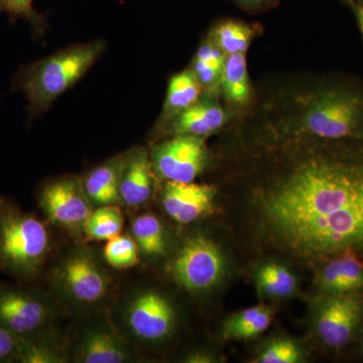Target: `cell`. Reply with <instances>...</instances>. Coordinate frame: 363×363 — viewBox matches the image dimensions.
Masks as SVG:
<instances>
[{"label":"cell","mask_w":363,"mask_h":363,"mask_svg":"<svg viewBox=\"0 0 363 363\" xmlns=\"http://www.w3.org/2000/svg\"><path fill=\"white\" fill-rule=\"evenodd\" d=\"M155 169L149 150L135 147L124 154L119 197L128 207L145 204L154 193Z\"/></svg>","instance_id":"cell-13"},{"label":"cell","mask_w":363,"mask_h":363,"mask_svg":"<svg viewBox=\"0 0 363 363\" xmlns=\"http://www.w3.org/2000/svg\"><path fill=\"white\" fill-rule=\"evenodd\" d=\"M225 204L248 255L319 269L344 253L363 259V140L286 135Z\"/></svg>","instance_id":"cell-1"},{"label":"cell","mask_w":363,"mask_h":363,"mask_svg":"<svg viewBox=\"0 0 363 363\" xmlns=\"http://www.w3.org/2000/svg\"><path fill=\"white\" fill-rule=\"evenodd\" d=\"M49 314V308L37 294L0 285V323L18 337L38 335Z\"/></svg>","instance_id":"cell-9"},{"label":"cell","mask_w":363,"mask_h":363,"mask_svg":"<svg viewBox=\"0 0 363 363\" xmlns=\"http://www.w3.org/2000/svg\"><path fill=\"white\" fill-rule=\"evenodd\" d=\"M250 26L238 21H225L212 32L211 40L225 55L245 52L252 40Z\"/></svg>","instance_id":"cell-25"},{"label":"cell","mask_w":363,"mask_h":363,"mask_svg":"<svg viewBox=\"0 0 363 363\" xmlns=\"http://www.w3.org/2000/svg\"><path fill=\"white\" fill-rule=\"evenodd\" d=\"M6 13L11 20L28 21L33 37L43 40L47 33L48 21L33 7V0H0V14Z\"/></svg>","instance_id":"cell-26"},{"label":"cell","mask_w":363,"mask_h":363,"mask_svg":"<svg viewBox=\"0 0 363 363\" xmlns=\"http://www.w3.org/2000/svg\"><path fill=\"white\" fill-rule=\"evenodd\" d=\"M61 357L57 354L54 348L40 340L38 336L21 338L18 362L23 363H52L61 362Z\"/></svg>","instance_id":"cell-28"},{"label":"cell","mask_w":363,"mask_h":363,"mask_svg":"<svg viewBox=\"0 0 363 363\" xmlns=\"http://www.w3.org/2000/svg\"><path fill=\"white\" fill-rule=\"evenodd\" d=\"M302 359L300 348L288 339H277L262 350L257 362L262 363H297Z\"/></svg>","instance_id":"cell-29"},{"label":"cell","mask_w":363,"mask_h":363,"mask_svg":"<svg viewBox=\"0 0 363 363\" xmlns=\"http://www.w3.org/2000/svg\"><path fill=\"white\" fill-rule=\"evenodd\" d=\"M225 269L220 248L204 235L189 238L169 264L177 284L192 293L209 291L219 283Z\"/></svg>","instance_id":"cell-5"},{"label":"cell","mask_w":363,"mask_h":363,"mask_svg":"<svg viewBox=\"0 0 363 363\" xmlns=\"http://www.w3.org/2000/svg\"><path fill=\"white\" fill-rule=\"evenodd\" d=\"M39 204L50 221L71 230H84L93 212L83 182L73 176L47 182L40 188Z\"/></svg>","instance_id":"cell-7"},{"label":"cell","mask_w":363,"mask_h":363,"mask_svg":"<svg viewBox=\"0 0 363 363\" xmlns=\"http://www.w3.org/2000/svg\"><path fill=\"white\" fill-rule=\"evenodd\" d=\"M123 216L121 209L114 205L101 206L92 212L84 226L90 240L108 241L121 234Z\"/></svg>","instance_id":"cell-24"},{"label":"cell","mask_w":363,"mask_h":363,"mask_svg":"<svg viewBox=\"0 0 363 363\" xmlns=\"http://www.w3.org/2000/svg\"><path fill=\"white\" fill-rule=\"evenodd\" d=\"M202 94L201 86L192 69L175 74L169 79L168 92L161 116L157 123V130L194 104Z\"/></svg>","instance_id":"cell-17"},{"label":"cell","mask_w":363,"mask_h":363,"mask_svg":"<svg viewBox=\"0 0 363 363\" xmlns=\"http://www.w3.org/2000/svg\"><path fill=\"white\" fill-rule=\"evenodd\" d=\"M357 18H358V21H359L360 28H362V30L363 33V6L358 7Z\"/></svg>","instance_id":"cell-31"},{"label":"cell","mask_w":363,"mask_h":363,"mask_svg":"<svg viewBox=\"0 0 363 363\" xmlns=\"http://www.w3.org/2000/svg\"><path fill=\"white\" fill-rule=\"evenodd\" d=\"M221 90L233 104H245L250 100V80L245 52L227 55L222 73Z\"/></svg>","instance_id":"cell-21"},{"label":"cell","mask_w":363,"mask_h":363,"mask_svg":"<svg viewBox=\"0 0 363 363\" xmlns=\"http://www.w3.org/2000/svg\"><path fill=\"white\" fill-rule=\"evenodd\" d=\"M238 1L243 2V4H257V2L262 1V0H238Z\"/></svg>","instance_id":"cell-32"},{"label":"cell","mask_w":363,"mask_h":363,"mask_svg":"<svg viewBox=\"0 0 363 363\" xmlns=\"http://www.w3.org/2000/svg\"><path fill=\"white\" fill-rule=\"evenodd\" d=\"M362 351H363V341H362Z\"/></svg>","instance_id":"cell-33"},{"label":"cell","mask_w":363,"mask_h":363,"mask_svg":"<svg viewBox=\"0 0 363 363\" xmlns=\"http://www.w3.org/2000/svg\"><path fill=\"white\" fill-rule=\"evenodd\" d=\"M107 264L114 269H126L138 264V247L130 236L121 235L107 241L104 247Z\"/></svg>","instance_id":"cell-27"},{"label":"cell","mask_w":363,"mask_h":363,"mask_svg":"<svg viewBox=\"0 0 363 363\" xmlns=\"http://www.w3.org/2000/svg\"><path fill=\"white\" fill-rule=\"evenodd\" d=\"M105 48L104 40L69 45L21 66L14 75L11 89L25 95L28 119L33 121L49 111L60 95L84 77Z\"/></svg>","instance_id":"cell-2"},{"label":"cell","mask_w":363,"mask_h":363,"mask_svg":"<svg viewBox=\"0 0 363 363\" xmlns=\"http://www.w3.org/2000/svg\"><path fill=\"white\" fill-rule=\"evenodd\" d=\"M272 309L269 306H255L236 313L224 322L222 335L225 339H250L267 330L272 323Z\"/></svg>","instance_id":"cell-19"},{"label":"cell","mask_w":363,"mask_h":363,"mask_svg":"<svg viewBox=\"0 0 363 363\" xmlns=\"http://www.w3.org/2000/svg\"><path fill=\"white\" fill-rule=\"evenodd\" d=\"M225 121L226 113L220 104L213 97L205 95L157 130V133L164 135L203 138L220 130Z\"/></svg>","instance_id":"cell-14"},{"label":"cell","mask_w":363,"mask_h":363,"mask_svg":"<svg viewBox=\"0 0 363 363\" xmlns=\"http://www.w3.org/2000/svg\"><path fill=\"white\" fill-rule=\"evenodd\" d=\"M216 194L213 185L167 181L162 191V206L174 221L192 223L213 213Z\"/></svg>","instance_id":"cell-11"},{"label":"cell","mask_w":363,"mask_h":363,"mask_svg":"<svg viewBox=\"0 0 363 363\" xmlns=\"http://www.w3.org/2000/svg\"><path fill=\"white\" fill-rule=\"evenodd\" d=\"M50 247L45 224L0 196V269L21 281H33L42 271Z\"/></svg>","instance_id":"cell-3"},{"label":"cell","mask_w":363,"mask_h":363,"mask_svg":"<svg viewBox=\"0 0 363 363\" xmlns=\"http://www.w3.org/2000/svg\"><path fill=\"white\" fill-rule=\"evenodd\" d=\"M64 290L76 302L91 305L99 302L108 291V279L89 255H72L59 272Z\"/></svg>","instance_id":"cell-12"},{"label":"cell","mask_w":363,"mask_h":363,"mask_svg":"<svg viewBox=\"0 0 363 363\" xmlns=\"http://www.w3.org/2000/svg\"><path fill=\"white\" fill-rule=\"evenodd\" d=\"M257 281L259 292L269 298L289 297L297 288L296 278L288 267L272 260L259 267Z\"/></svg>","instance_id":"cell-22"},{"label":"cell","mask_w":363,"mask_h":363,"mask_svg":"<svg viewBox=\"0 0 363 363\" xmlns=\"http://www.w3.org/2000/svg\"><path fill=\"white\" fill-rule=\"evenodd\" d=\"M317 284L325 294L339 295L363 290V259L354 253H344L323 264Z\"/></svg>","instance_id":"cell-15"},{"label":"cell","mask_w":363,"mask_h":363,"mask_svg":"<svg viewBox=\"0 0 363 363\" xmlns=\"http://www.w3.org/2000/svg\"><path fill=\"white\" fill-rule=\"evenodd\" d=\"M320 302L316 330L322 342L339 350L347 345L363 316V297L359 292L330 295Z\"/></svg>","instance_id":"cell-8"},{"label":"cell","mask_w":363,"mask_h":363,"mask_svg":"<svg viewBox=\"0 0 363 363\" xmlns=\"http://www.w3.org/2000/svg\"><path fill=\"white\" fill-rule=\"evenodd\" d=\"M155 173L166 181L190 183L208 164L209 152L203 138L174 135L157 143L150 152Z\"/></svg>","instance_id":"cell-6"},{"label":"cell","mask_w":363,"mask_h":363,"mask_svg":"<svg viewBox=\"0 0 363 363\" xmlns=\"http://www.w3.org/2000/svg\"><path fill=\"white\" fill-rule=\"evenodd\" d=\"M124 154L112 157L90 172L83 181L86 195L92 204L106 206L121 201L119 184Z\"/></svg>","instance_id":"cell-16"},{"label":"cell","mask_w":363,"mask_h":363,"mask_svg":"<svg viewBox=\"0 0 363 363\" xmlns=\"http://www.w3.org/2000/svg\"><path fill=\"white\" fill-rule=\"evenodd\" d=\"M21 338L0 323V362H18Z\"/></svg>","instance_id":"cell-30"},{"label":"cell","mask_w":363,"mask_h":363,"mask_svg":"<svg viewBox=\"0 0 363 363\" xmlns=\"http://www.w3.org/2000/svg\"><path fill=\"white\" fill-rule=\"evenodd\" d=\"M289 135L363 140V97L344 90H325L311 95Z\"/></svg>","instance_id":"cell-4"},{"label":"cell","mask_w":363,"mask_h":363,"mask_svg":"<svg viewBox=\"0 0 363 363\" xmlns=\"http://www.w3.org/2000/svg\"><path fill=\"white\" fill-rule=\"evenodd\" d=\"M133 240L147 257H160L166 252V236L161 221L155 215H140L133 222Z\"/></svg>","instance_id":"cell-23"},{"label":"cell","mask_w":363,"mask_h":363,"mask_svg":"<svg viewBox=\"0 0 363 363\" xmlns=\"http://www.w3.org/2000/svg\"><path fill=\"white\" fill-rule=\"evenodd\" d=\"M173 306L161 294L149 291L133 298L128 310V322L136 337L160 341L168 337L175 326Z\"/></svg>","instance_id":"cell-10"},{"label":"cell","mask_w":363,"mask_h":363,"mask_svg":"<svg viewBox=\"0 0 363 363\" xmlns=\"http://www.w3.org/2000/svg\"><path fill=\"white\" fill-rule=\"evenodd\" d=\"M79 353V360L84 363H121L128 358V353L121 341L104 330L88 334Z\"/></svg>","instance_id":"cell-20"},{"label":"cell","mask_w":363,"mask_h":363,"mask_svg":"<svg viewBox=\"0 0 363 363\" xmlns=\"http://www.w3.org/2000/svg\"><path fill=\"white\" fill-rule=\"evenodd\" d=\"M226 55L212 42L200 45L193 61L192 70L198 79L202 92L213 97L221 89L222 73Z\"/></svg>","instance_id":"cell-18"}]
</instances>
